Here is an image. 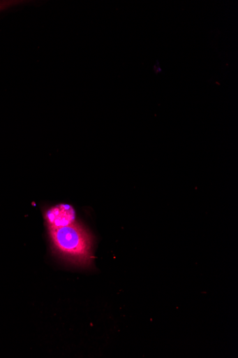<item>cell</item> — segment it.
Here are the masks:
<instances>
[{"label": "cell", "instance_id": "2", "mask_svg": "<svg viewBox=\"0 0 238 358\" xmlns=\"http://www.w3.org/2000/svg\"><path fill=\"white\" fill-rule=\"evenodd\" d=\"M76 213L70 205L59 204L51 208L45 213V220L49 229L70 225L75 222Z\"/></svg>", "mask_w": 238, "mask_h": 358}, {"label": "cell", "instance_id": "1", "mask_svg": "<svg viewBox=\"0 0 238 358\" xmlns=\"http://www.w3.org/2000/svg\"><path fill=\"white\" fill-rule=\"evenodd\" d=\"M53 250L68 262L80 266H90L93 262V236L80 222L49 229Z\"/></svg>", "mask_w": 238, "mask_h": 358}, {"label": "cell", "instance_id": "3", "mask_svg": "<svg viewBox=\"0 0 238 358\" xmlns=\"http://www.w3.org/2000/svg\"><path fill=\"white\" fill-rule=\"evenodd\" d=\"M22 3V2L13 1V0H10V1H0V13L6 11L13 7L18 6Z\"/></svg>", "mask_w": 238, "mask_h": 358}]
</instances>
